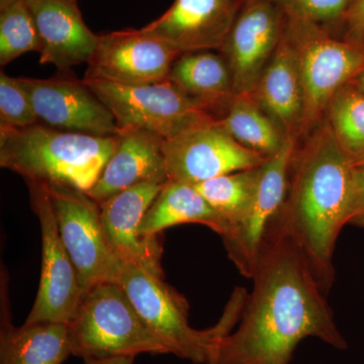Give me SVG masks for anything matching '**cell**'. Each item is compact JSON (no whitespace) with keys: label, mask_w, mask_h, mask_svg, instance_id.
Here are the masks:
<instances>
[{"label":"cell","mask_w":364,"mask_h":364,"mask_svg":"<svg viewBox=\"0 0 364 364\" xmlns=\"http://www.w3.org/2000/svg\"><path fill=\"white\" fill-rule=\"evenodd\" d=\"M240 324L215 345L207 364H289L301 340L348 347L326 294L291 242L265 237Z\"/></svg>","instance_id":"1"},{"label":"cell","mask_w":364,"mask_h":364,"mask_svg":"<svg viewBox=\"0 0 364 364\" xmlns=\"http://www.w3.org/2000/svg\"><path fill=\"white\" fill-rule=\"evenodd\" d=\"M354 172L353 158L324 119L296 143L284 203L265 234L291 242L326 294L334 282L337 239L349 221Z\"/></svg>","instance_id":"2"},{"label":"cell","mask_w":364,"mask_h":364,"mask_svg":"<svg viewBox=\"0 0 364 364\" xmlns=\"http://www.w3.org/2000/svg\"><path fill=\"white\" fill-rule=\"evenodd\" d=\"M116 136L61 131L46 124L0 127V165L26 181L87 193L116 149Z\"/></svg>","instance_id":"3"},{"label":"cell","mask_w":364,"mask_h":364,"mask_svg":"<svg viewBox=\"0 0 364 364\" xmlns=\"http://www.w3.org/2000/svg\"><path fill=\"white\" fill-rule=\"evenodd\" d=\"M114 282L121 286L144 324L166 345L170 354L196 364H207L215 345L232 331L242 306L230 299L217 325L196 330L189 325L188 304L164 282L140 267L122 262Z\"/></svg>","instance_id":"4"},{"label":"cell","mask_w":364,"mask_h":364,"mask_svg":"<svg viewBox=\"0 0 364 364\" xmlns=\"http://www.w3.org/2000/svg\"><path fill=\"white\" fill-rule=\"evenodd\" d=\"M68 329L72 355L82 359L170 353L114 282H102L83 296Z\"/></svg>","instance_id":"5"},{"label":"cell","mask_w":364,"mask_h":364,"mask_svg":"<svg viewBox=\"0 0 364 364\" xmlns=\"http://www.w3.org/2000/svg\"><path fill=\"white\" fill-rule=\"evenodd\" d=\"M287 16L286 36L303 85V138L324 121L333 95L363 70L364 45L338 37L308 18Z\"/></svg>","instance_id":"6"},{"label":"cell","mask_w":364,"mask_h":364,"mask_svg":"<svg viewBox=\"0 0 364 364\" xmlns=\"http://www.w3.org/2000/svg\"><path fill=\"white\" fill-rule=\"evenodd\" d=\"M83 81L111 111L119 131L150 132L169 140L217 119L168 79L141 85H117L95 79Z\"/></svg>","instance_id":"7"},{"label":"cell","mask_w":364,"mask_h":364,"mask_svg":"<svg viewBox=\"0 0 364 364\" xmlns=\"http://www.w3.org/2000/svg\"><path fill=\"white\" fill-rule=\"evenodd\" d=\"M56 217L60 238L70 256L83 296L105 282H114L121 261L107 240L100 207L85 191L66 186H46Z\"/></svg>","instance_id":"8"},{"label":"cell","mask_w":364,"mask_h":364,"mask_svg":"<svg viewBox=\"0 0 364 364\" xmlns=\"http://www.w3.org/2000/svg\"><path fill=\"white\" fill-rule=\"evenodd\" d=\"M31 205L39 219L42 236V269L39 289L26 324L54 322L68 324L83 293L77 272L60 238L56 217L44 184L26 181Z\"/></svg>","instance_id":"9"},{"label":"cell","mask_w":364,"mask_h":364,"mask_svg":"<svg viewBox=\"0 0 364 364\" xmlns=\"http://www.w3.org/2000/svg\"><path fill=\"white\" fill-rule=\"evenodd\" d=\"M163 150L169 181L191 186L260 166L268 159L237 142L218 119L165 140Z\"/></svg>","instance_id":"10"},{"label":"cell","mask_w":364,"mask_h":364,"mask_svg":"<svg viewBox=\"0 0 364 364\" xmlns=\"http://www.w3.org/2000/svg\"><path fill=\"white\" fill-rule=\"evenodd\" d=\"M286 11L272 0H240L221 54L226 59L235 95H252L261 74L286 31Z\"/></svg>","instance_id":"11"},{"label":"cell","mask_w":364,"mask_h":364,"mask_svg":"<svg viewBox=\"0 0 364 364\" xmlns=\"http://www.w3.org/2000/svg\"><path fill=\"white\" fill-rule=\"evenodd\" d=\"M181 53L159 38L141 30L100 35L85 79L123 85L161 82Z\"/></svg>","instance_id":"12"},{"label":"cell","mask_w":364,"mask_h":364,"mask_svg":"<svg viewBox=\"0 0 364 364\" xmlns=\"http://www.w3.org/2000/svg\"><path fill=\"white\" fill-rule=\"evenodd\" d=\"M298 141L289 139L274 156L259 167L255 191L245 214L223 235V243L237 269L251 279L265 234L284 203L289 163Z\"/></svg>","instance_id":"13"},{"label":"cell","mask_w":364,"mask_h":364,"mask_svg":"<svg viewBox=\"0 0 364 364\" xmlns=\"http://www.w3.org/2000/svg\"><path fill=\"white\" fill-rule=\"evenodd\" d=\"M38 119L61 131L95 136H117L111 111L85 85L70 79L18 78Z\"/></svg>","instance_id":"14"},{"label":"cell","mask_w":364,"mask_h":364,"mask_svg":"<svg viewBox=\"0 0 364 364\" xmlns=\"http://www.w3.org/2000/svg\"><path fill=\"white\" fill-rule=\"evenodd\" d=\"M164 184L145 182L100 203V222L107 245L122 262L131 263L164 279L159 236L140 233L141 223Z\"/></svg>","instance_id":"15"},{"label":"cell","mask_w":364,"mask_h":364,"mask_svg":"<svg viewBox=\"0 0 364 364\" xmlns=\"http://www.w3.org/2000/svg\"><path fill=\"white\" fill-rule=\"evenodd\" d=\"M239 6L240 0H174L160 18L143 30L181 54L220 52Z\"/></svg>","instance_id":"16"},{"label":"cell","mask_w":364,"mask_h":364,"mask_svg":"<svg viewBox=\"0 0 364 364\" xmlns=\"http://www.w3.org/2000/svg\"><path fill=\"white\" fill-rule=\"evenodd\" d=\"M32 14L41 50L40 63L60 70L88 63L97 49L100 35L86 26L77 1L26 0Z\"/></svg>","instance_id":"17"},{"label":"cell","mask_w":364,"mask_h":364,"mask_svg":"<svg viewBox=\"0 0 364 364\" xmlns=\"http://www.w3.org/2000/svg\"><path fill=\"white\" fill-rule=\"evenodd\" d=\"M116 149L87 195L100 205L109 198L145 182L169 181L164 157V139L142 130H121Z\"/></svg>","instance_id":"18"},{"label":"cell","mask_w":364,"mask_h":364,"mask_svg":"<svg viewBox=\"0 0 364 364\" xmlns=\"http://www.w3.org/2000/svg\"><path fill=\"white\" fill-rule=\"evenodd\" d=\"M261 109L289 139L301 138L304 90L298 62L284 31L252 93Z\"/></svg>","instance_id":"19"},{"label":"cell","mask_w":364,"mask_h":364,"mask_svg":"<svg viewBox=\"0 0 364 364\" xmlns=\"http://www.w3.org/2000/svg\"><path fill=\"white\" fill-rule=\"evenodd\" d=\"M6 291L2 287L0 364L63 363L72 355L68 324L25 323L16 327L11 322Z\"/></svg>","instance_id":"20"},{"label":"cell","mask_w":364,"mask_h":364,"mask_svg":"<svg viewBox=\"0 0 364 364\" xmlns=\"http://www.w3.org/2000/svg\"><path fill=\"white\" fill-rule=\"evenodd\" d=\"M168 80L218 119L235 95L231 72L221 53H184L176 60Z\"/></svg>","instance_id":"21"},{"label":"cell","mask_w":364,"mask_h":364,"mask_svg":"<svg viewBox=\"0 0 364 364\" xmlns=\"http://www.w3.org/2000/svg\"><path fill=\"white\" fill-rule=\"evenodd\" d=\"M191 223L205 225L220 236L226 233L228 228L195 186L168 181L144 215L140 233L152 238L159 236L163 230Z\"/></svg>","instance_id":"22"},{"label":"cell","mask_w":364,"mask_h":364,"mask_svg":"<svg viewBox=\"0 0 364 364\" xmlns=\"http://www.w3.org/2000/svg\"><path fill=\"white\" fill-rule=\"evenodd\" d=\"M217 119L237 142L265 157L274 156L289 140L252 95H235Z\"/></svg>","instance_id":"23"},{"label":"cell","mask_w":364,"mask_h":364,"mask_svg":"<svg viewBox=\"0 0 364 364\" xmlns=\"http://www.w3.org/2000/svg\"><path fill=\"white\" fill-rule=\"evenodd\" d=\"M260 166L224 174L195 186L210 207L227 223L228 228L238 222L250 205Z\"/></svg>","instance_id":"24"},{"label":"cell","mask_w":364,"mask_h":364,"mask_svg":"<svg viewBox=\"0 0 364 364\" xmlns=\"http://www.w3.org/2000/svg\"><path fill=\"white\" fill-rule=\"evenodd\" d=\"M324 119L354 161L364 151V91L352 81L342 86L330 100Z\"/></svg>","instance_id":"25"},{"label":"cell","mask_w":364,"mask_h":364,"mask_svg":"<svg viewBox=\"0 0 364 364\" xmlns=\"http://www.w3.org/2000/svg\"><path fill=\"white\" fill-rule=\"evenodd\" d=\"M41 50L37 26L26 0L0 9V64L6 66L25 53Z\"/></svg>","instance_id":"26"},{"label":"cell","mask_w":364,"mask_h":364,"mask_svg":"<svg viewBox=\"0 0 364 364\" xmlns=\"http://www.w3.org/2000/svg\"><path fill=\"white\" fill-rule=\"evenodd\" d=\"M37 114L20 79L0 73V127L26 128L38 124Z\"/></svg>","instance_id":"27"},{"label":"cell","mask_w":364,"mask_h":364,"mask_svg":"<svg viewBox=\"0 0 364 364\" xmlns=\"http://www.w3.org/2000/svg\"><path fill=\"white\" fill-rule=\"evenodd\" d=\"M286 14L314 21L340 37L345 14L352 0H272Z\"/></svg>","instance_id":"28"},{"label":"cell","mask_w":364,"mask_h":364,"mask_svg":"<svg viewBox=\"0 0 364 364\" xmlns=\"http://www.w3.org/2000/svg\"><path fill=\"white\" fill-rule=\"evenodd\" d=\"M340 37L364 45V0H352L345 14Z\"/></svg>","instance_id":"29"},{"label":"cell","mask_w":364,"mask_h":364,"mask_svg":"<svg viewBox=\"0 0 364 364\" xmlns=\"http://www.w3.org/2000/svg\"><path fill=\"white\" fill-rule=\"evenodd\" d=\"M348 224L364 228V167H355Z\"/></svg>","instance_id":"30"},{"label":"cell","mask_w":364,"mask_h":364,"mask_svg":"<svg viewBox=\"0 0 364 364\" xmlns=\"http://www.w3.org/2000/svg\"><path fill=\"white\" fill-rule=\"evenodd\" d=\"M135 358H85V364H134Z\"/></svg>","instance_id":"31"},{"label":"cell","mask_w":364,"mask_h":364,"mask_svg":"<svg viewBox=\"0 0 364 364\" xmlns=\"http://www.w3.org/2000/svg\"><path fill=\"white\" fill-rule=\"evenodd\" d=\"M352 82H353L354 85H358L361 90L364 91V69L358 74V76H356L355 78L353 79V80H352Z\"/></svg>","instance_id":"32"},{"label":"cell","mask_w":364,"mask_h":364,"mask_svg":"<svg viewBox=\"0 0 364 364\" xmlns=\"http://www.w3.org/2000/svg\"><path fill=\"white\" fill-rule=\"evenodd\" d=\"M354 165H355V167H364V151L358 157L354 159Z\"/></svg>","instance_id":"33"},{"label":"cell","mask_w":364,"mask_h":364,"mask_svg":"<svg viewBox=\"0 0 364 364\" xmlns=\"http://www.w3.org/2000/svg\"><path fill=\"white\" fill-rule=\"evenodd\" d=\"M18 1V0H0V9H4L9 6V4H13V2Z\"/></svg>","instance_id":"34"},{"label":"cell","mask_w":364,"mask_h":364,"mask_svg":"<svg viewBox=\"0 0 364 364\" xmlns=\"http://www.w3.org/2000/svg\"><path fill=\"white\" fill-rule=\"evenodd\" d=\"M72 1H77V0H72Z\"/></svg>","instance_id":"35"}]
</instances>
